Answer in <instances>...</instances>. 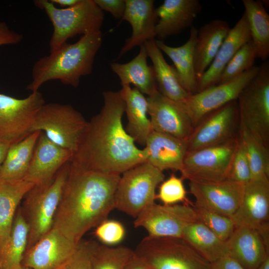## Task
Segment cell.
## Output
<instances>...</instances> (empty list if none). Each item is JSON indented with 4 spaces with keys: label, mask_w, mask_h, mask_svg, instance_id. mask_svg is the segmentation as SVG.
Segmentation results:
<instances>
[{
    "label": "cell",
    "mask_w": 269,
    "mask_h": 269,
    "mask_svg": "<svg viewBox=\"0 0 269 269\" xmlns=\"http://www.w3.org/2000/svg\"><path fill=\"white\" fill-rule=\"evenodd\" d=\"M226 245L228 255L245 269H256L269 255V247L259 232L245 226L235 227Z\"/></svg>",
    "instance_id": "603a6c76"
},
{
    "label": "cell",
    "mask_w": 269,
    "mask_h": 269,
    "mask_svg": "<svg viewBox=\"0 0 269 269\" xmlns=\"http://www.w3.org/2000/svg\"><path fill=\"white\" fill-rule=\"evenodd\" d=\"M101 31L82 35L75 43L65 42L48 56L39 59L32 69V80L26 90L38 91L45 83L59 80L74 88L80 78L92 71L96 55L102 44Z\"/></svg>",
    "instance_id": "3957f363"
},
{
    "label": "cell",
    "mask_w": 269,
    "mask_h": 269,
    "mask_svg": "<svg viewBox=\"0 0 269 269\" xmlns=\"http://www.w3.org/2000/svg\"><path fill=\"white\" fill-rule=\"evenodd\" d=\"M183 179L174 174L163 180L159 186L156 199L159 200L163 205H171L181 202L183 204L193 205L187 198V192L183 183Z\"/></svg>",
    "instance_id": "f35d334b"
},
{
    "label": "cell",
    "mask_w": 269,
    "mask_h": 269,
    "mask_svg": "<svg viewBox=\"0 0 269 269\" xmlns=\"http://www.w3.org/2000/svg\"><path fill=\"white\" fill-rule=\"evenodd\" d=\"M187 140L153 131L145 145L146 161L162 172L172 170L181 172L187 152Z\"/></svg>",
    "instance_id": "cb8c5ba5"
},
{
    "label": "cell",
    "mask_w": 269,
    "mask_h": 269,
    "mask_svg": "<svg viewBox=\"0 0 269 269\" xmlns=\"http://www.w3.org/2000/svg\"><path fill=\"white\" fill-rule=\"evenodd\" d=\"M181 238L210 264L228 255L226 242L198 220L184 228Z\"/></svg>",
    "instance_id": "1f68e13d"
},
{
    "label": "cell",
    "mask_w": 269,
    "mask_h": 269,
    "mask_svg": "<svg viewBox=\"0 0 269 269\" xmlns=\"http://www.w3.org/2000/svg\"><path fill=\"white\" fill-rule=\"evenodd\" d=\"M125 269H153L145 261L135 254L130 257Z\"/></svg>",
    "instance_id": "bcb514c9"
},
{
    "label": "cell",
    "mask_w": 269,
    "mask_h": 269,
    "mask_svg": "<svg viewBox=\"0 0 269 269\" xmlns=\"http://www.w3.org/2000/svg\"><path fill=\"white\" fill-rule=\"evenodd\" d=\"M197 32L195 26H191L188 40L178 47L170 46L162 41L155 39L157 47L172 61L182 87L190 95L196 93L197 89L194 64Z\"/></svg>",
    "instance_id": "83f0119b"
},
{
    "label": "cell",
    "mask_w": 269,
    "mask_h": 269,
    "mask_svg": "<svg viewBox=\"0 0 269 269\" xmlns=\"http://www.w3.org/2000/svg\"><path fill=\"white\" fill-rule=\"evenodd\" d=\"M120 177L86 169L70 162L52 228L78 244L115 209Z\"/></svg>",
    "instance_id": "7a4b0ae2"
},
{
    "label": "cell",
    "mask_w": 269,
    "mask_h": 269,
    "mask_svg": "<svg viewBox=\"0 0 269 269\" xmlns=\"http://www.w3.org/2000/svg\"><path fill=\"white\" fill-rule=\"evenodd\" d=\"M238 122L237 100L212 112L194 128L187 140V151L219 144L234 137Z\"/></svg>",
    "instance_id": "9a60e30c"
},
{
    "label": "cell",
    "mask_w": 269,
    "mask_h": 269,
    "mask_svg": "<svg viewBox=\"0 0 269 269\" xmlns=\"http://www.w3.org/2000/svg\"><path fill=\"white\" fill-rule=\"evenodd\" d=\"M260 66H254L228 82L209 87L188 95L179 102L194 128L207 115L237 98L245 87L257 74Z\"/></svg>",
    "instance_id": "8fae6325"
},
{
    "label": "cell",
    "mask_w": 269,
    "mask_h": 269,
    "mask_svg": "<svg viewBox=\"0 0 269 269\" xmlns=\"http://www.w3.org/2000/svg\"><path fill=\"white\" fill-rule=\"evenodd\" d=\"M12 144L10 142L0 139V167L3 163L8 150Z\"/></svg>",
    "instance_id": "7dc6e473"
},
{
    "label": "cell",
    "mask_w": 269,
    "mask_h": 269,
    "mask_svg": "<svg viewBox=\"0 0 269 269\" xmlns=\"http://www.w3.org/2000/svg\"><path fill=\"white\" fill-rule=\"evenodd\" d=\"M238 144L231 162L227 179L246 184L252 179V173L244 144L238 136Z\"/></svg>",
    "instance_id": "ab89813d"
},
{
    "label": "cell",
    "mask_w": 269,
    "mask_h": 269,
    "mask_svg": "<svg viewBox=\"0 0 269 269\" xmlns=\"http://www.w3.org/2000/svg\"><path fill=\"white\" fill-rule=\"evenodd\" d=\"M245 184L226 179L219 181L189 180L195 207L231 217L242 200Z\"/></svg>",
    "instance_id": "2e32d148"
},
{
    "label": "cell",
    "mask_w": 269,
    "mask_h": 269,
    "mask_svg": "<svg viewBox=\"0 0 269 269\" xmlns=\"http://www.w3.org/2000/svg\"><path fill=\"white\" fill-rule=\"evenodd\" d=\"M124 101L128 124L125 129L136 142L145 146L146 140L153 131L148 114V103L144 95L130 85L122 86L119 91Z\"/></svg>",
    "instance_id": "484cf974"
},
{
    "label": "cell",
    "mask_w": 269,
    "mask_h": 269,
    "mask_svg": "<svg viewBox=\"0 0 269 269\" xmlns=\"http://www.w3.org/2000/svg\"><path fill=\"white\" fill-rule=\"evenodd\" d=\"M242 2L257 58L265 61L269 56V15L260 0H243Z\"/></svg>",
    "instance_id": "d6a6232c"
},
{
    "label": "cell",
    "mask_w": 269,
    "mask_h": 269,
    "mask_svg": "<svg viewBox=\"0 0 269 269\" xmlns=\"http://www.w3.org/2000/svg\"><path fill=\"white\" fill-rule=\"evenodd\" d=\"M256 269H269V255L266 257Z\"/></svg>",
    "instance_id": "681fc988"
},
{
    "label": "cell",
    "mask_w": 269,
    "mask_h": 269,
    "mask_svg": "<svg viewBox=\"0 0 269 269\" xmlns=\"http://www.w3.org/2000/svg\"><path fill=\"white\" fill-rule=\"evenodd\" d=\"M45 103L39 91L23 99L0 93V139L13 144L31 133L35 117Z\"/></svg>",
    "instance_id": "7c38bea8"
},
{
    "label": "cell",
    "mask_w": 269,
    "mask_h": 269,
    "mask_svg": "<svg viewBox=\"0 0 269 269\" xmlns=\"http://www.w3.org/2000/svg\"><path fill=\"white\" fill-rule=\"evenodd\" d=\"M21 269H30L26 268V267H22V268Z\"/></svg>",
    "instance_id": "f907efd6"
},
{
    "label": "cell",
    "mask_w": 269,
    "mask_h": 269,
    "mask_svg": "<svg viewBox=\"0 0 269 269\" xmlns=\"http://www.w3.org/2000/svg\"><path fill=\"white\" fill-rule=\"evenodd\" d=\"M28 236V226L19 208L13 221L9 240L0 250V269H21Z\"/></svg>",
    "instance_id": "836d02e7"
},
{
    "label": "cell",
    "mask_w": 269,
    "mask_h": 269,
    "mask_svg": "<svg viewBox=\"0 0 269 269\" xmlns=\"http://www.w3.org/2000/svg\"><path fill=\"white\" fill-rule=\"evenodd\" d=\"M239 123V137L243 141L246 150L252 179L269 177V145L243 124L240 122Z\"/></svg>",
    "instance_id": "e575fe53"
},
{
    "label": "cell",
    "mask_w": 269,
    "mask_h": 269,
    "mask_svg": "<svg viewBox=\"0 0 269 269\" xmlns=\"http://www.w3.org/2000/svg\"><path fill=\"white\" fill-rule=\"evenodd\" d=\"M238 138L187 151L181 172L183 179L219 181L227 179Z\"/></svg>",
    "instance_id": "30bf717a"
},
{
    "label": "cell",
    "mask_w": 269,
    "mask_h": 269,
    "mask_svg": "<svg viewBox=\"0 0 269 269\" xmlns=\"http://www.w3.org/2000/svg\"><path fill=\"white\" fill-rule=\"evenodd\" d=\"M210 269H245L228 255L210 264Z\"/></svg>",
    "instance_id": "f6af8a7d"
},
{
    "label": "cell",
    "mask_w": 269,
    "mask_h": 269,
    "mask_svg": "<svg viewBox=\"0 0 269 269\" xmlns=\"http://www.w3.org/2000/svg\"><path fill=\"white\" fill-rule=\"evenodd\" d=\"M40 132L36 131L12 144L0 167V179L17 181L28 171Z\"/></svg>",
    "instance_id": "4dcf8cb0"
},
{
    "label": "cell",
    "mask_w": 269,
    "mask_h": 269,
    "mask_svg": "<svg viewBox=\"0 0 269 269\" xmlns=\"http://www.w3.org/2000/svg\"><path fill=\"white\" fill-rule=\"evenodd\" d=\"M34 186L32 183L24 179H0V250L5 247L9 240L19 203Z\"/></svg>",
    "instance_id": "f1b7e54d"
},
{
    "label": "cell",
    "mask_w": 269,
    "mask_h": 269,
    "mask_svg": "<svg viewBox=\"0 0 269 269\" xmlns=\"http://www.w3.org/2000/svg\"><path fill=\"white\" fill-rule=\"evenodd\" d=\"M148 55L144 45L137 55L126 63L112 62V71L119 78L122 86L133 84L143 95L151 96L158 91L152 66L147 64Z\"/></svg>",
    "instance_id": "4316f807"
},
{
    "label": "cell",
    "mask_w": 269,
    "mask_h": 269,
    "mask_svg": "<svg viewBox=\"0 0 269 269\" xmlns=\"http://www.w3.org/2000/svg\"><path fill=\"white\" fill-rule=\"evenodd\" d=\"M239 122L269 142V62L264 61L257 74L245 87L237 100Z\"/></svg>",
    "instance_id": "9c48e42d"
},
{
    "label": "cell",
    "mask_w": 269,
    "mask_h": 269,
    "mask_svg": "<svg viewBox=\"0 0 269 269\" xmlns=\"http://www.w3.org/2000/svg\"><path fill=\"white\" fill-rule=\"evenodd\" d=\"M89 246L93 269H125L134 251L126 246H108L94 242H89Z\"/></svg>",
    "instance_id": "d590c367"
},
{
    "label": "cell",
    "mask_w": 269,
    "mask_h": 269,
    "mask_svg": "<svg viewBox=\"0 0 269 269\" xmlns=\"http://www.w3.org/2000/svg\"><path fill=\"white\" fill-rule=\"evenodd\" d=\"M230 29L228 23L221 19L213 20L198 29L194 52L197 81L212 63Z\"/></svg>",
    "instance_id": "d4e9b609"
},
{
    "label": "cell",
    "mask_w": 269,
    "mask_h": 269,
    "mask_svg": "<svg viewBox=\"0 0 269 269\" xmlns=\"http://www.w3.org/2000/svg\"><path fill=\"white\" fill-rule=\"evenodd\" d=\"M250 40L248 23L244 12L231 28L209 67L197 80V92L217 84L227 64L237 51Z\"/></svg>",
    "instance_id": "7402d4cb"
},
{
    "label": "cell",
    "mask_w": 269,
    "mask_h": 269,
    "mask_svg": "<svg viewBox=\"0 0 269 269\" xmlns=\"http://www.w3.org/2000/svg\"><path fill=\"white\" fill-rule=\"evenodd\" d=\"M94 1L103 11L109 12L115 18L122 19L126 8L125 0H94Z\"/></svg>",
    "instance_id": "7bdbcfd3"
},
{
    "label": "cell",
    "mask_w": 269,
    "mask_h": 269,
    "mask_svg": "<svg viewBox=\"0 0 269 269\" xmlns=\"http://www.w3.org/2000/svg\"><path fill=\"white\" fill-rule=\"evenodd\" d=\"M34 3L45 12L52 24L50 52L77 35L101 31L104 12L94 0H80L73 6L61 8L56 7L50 0H36Z\"/></svg>",
    "instance_id": "277c9868"
},
{
    "label": "cell",
    "mask_w": 269,
    "mask_h": 269,
    "mask_svg": "<svg viewBox=\"0 0 269 269\" xmlns=\"http://www.w3.org/2000/svg\"><path fill=\"white\" fill-rule=\"evenodd\" d=\"M126 229L120 222L106 219L98 225L95 237L104 245L114 246L121 243L126 236Z\"/></svg>",
    "instance_id": "60d3db41"
},
{
    "label": "cell",
    "mask_w": 269,
    "mask_h": 269,
    "mask_svg": "<svg viewBox=\"0 0 269 269\" xmlns=\"http://www.w3.org/2000/svg\"><path fill=\"white\" fill-rule=\"evenodd\" d=\"M126 8L122 20L132 26V33L121 48L117 59L136 46L155 39V27L158 21L153 0H125Z\"/></svg>",
    "instance_id": "ffe728a7"
},
{
    "label": "cell",
    "mask_w": 269,
    "mask_h": 269,
    "mask_svg": "<svg viewBox=\"0 0 269 269\" xmlns=\"http://www.w3.org/2000/svg\"><path fill=\"white\" fill-rule=\"evenodd\" d=\"M87 124L71 105L45 103L35 117L31 133L42 132L53 142L73 153Z\"/></svg>",
    "instance_id": "ba28073f"
},
{
    "label": "cell",
    "mask_w": 269,
    "mask_h": 269,
    "mask_svg": "<svg viewBox=\"0 0 269 269\" xmlns=\"http://www.w3.org/2000/svg\"><path fill=\"white\" fill-rule=\"evenodd\" d=\"M54 269H93L91 262L89 242L81 241L73 254Z\"/></svg>",
    "instance_id": "b9f144b4"
},
{
    "label": "cell",
    "mask_w": 269,
    "mask_h": 269,
    "mask_svg": "<svg viewBox=\"0 0 269 269\" xmlns=\"http://www.w3.org/2000/svg\"><path fill=\"white\" fill-rule=\"evenodd\" d=\"M80 0H50L53 4H58L63 8L71 7L77 3Z\"/></svg>",
    "instance_id": "c3c4849f"
},
{
    "label": "cell",
    "mask_w": 269,
    "mask_h": 269,
    "mask_svg": "<svg viewBox=\"0 0 269 269\" xmlns=\"http://www.w3.org/2000/svg\"><path fill=\"white\" fill-rule=\"evenodd\" d=\"M146 99L152 130L187 140L194 127L181 104L158 91Z\"/></svg>",
    "instance_id": "e0dca14e"
},
{
    "label": "cell",
    "mask_w": 269,
    "mask_h": 269,
    "mask_svg": "<svg viewBox=\"0 0 269 269\" xmlns=\"http://www.w3.org/2000/svg\"><path fill=\"white\" fill-rule=\"evenodd\" d=\"M78 244L52 228L26 251L22 265L30 269H54L73 254Z\"/></svg>",
    "instance_id": "ac0fdd59"
},
{
    "label": "cell",
    "mask_w": 269,
    "mask_h": 269,
    "mask_svg": "<svg viewBox=\"0 0 269 269\" xmlns=\"http://www.w3.org/2000/svg\"><path fill=\"white\" fill-rule=\"evenodd\" d=\"M144 45L152 63L158 91L169 99L181 102L190 94L182 87L174 66L166 61L155 39L147 41Z\"/></svg>",
    "instance_id": "f546056e"
},
{
    "label": "cell",
    "mask_w": 269,
    "mask_h": 269,
    "mask_svg": "<svg viewBox=\"0 0 269 269\" xmlns=\"http://www.w3.org/2000/svg\"><path fill=\"white\" fill-rule=\"evenodd\" d=\"M122 174L115 194V208L135 218L155 203L156 189L165 176L147 161Z\"/></svg>",
    "instance_id": "8992f818"
},
{
    "label": "cell",
    "mask_w": 269,
    "mask_h": 269,
    "mask_svg": "<svg viewBox=\"0 0 269 269\" xmlns=\"http://www.w3.org/2000/svg\"><path fill=\"white\" fill-rule=\"evenodd\" d=\"M197 219L204 224L220 239L226 242L233 233L235 225L232 219L228 216L195 207Z\"/></svg>",
    "instance_id": "74e56055"
},
{
    "label": "cell",
    "mask_w": 269,
    "mask_h": 269,
    "mask_svg": "<svg viewBox=\"0 0 269 269\" xmlns=\"http://www.w3.org/2000/svg\"><path fill=\"white\" fill-rule=\"evenodd\" d=\"M100 112L89 122L70 162L86 169L121 175L147 161L124 128L125 104L119 91H105Z\"/></svg>",
    "instance_id": "6da1fadb"
},
{
    "label": "cell",
    "mask_w": 269,
    "mask_h": 269,
    "mask_svg": "<svg viewBox=\"0 0 269 269\" xmlns=\"http://www.w3.org/2000/svg\"><path fill=\"white\" fill-rule=\"evenodd\" d=\"M269 178L252 179L245 184L243 198L231 217L235 227L245 226L257 230L269 246Z\"/></svg>",
    "instance_id": "5bb4252c"
},
{
    "label": "cell",
    "mask_w": 269,
    "mask_h": 269,
    "mask_svg": "<svg viewBox=\"0 0 269 269\" xmlns=\"http://www.w3.org/2000/svg\"><path fill=\"white\" fill-rule=\"evenodd\" d=\"M22 39L21 34L11 30L5 22H0V46L16 44Z\"/></svg>",
    "instance_id": "ee69618b"
},
{
    "label": "cell",
    "mask_w": 269,
    "mask_h": 269,
    "mask_svg": "<svg viewBox=\"0 0 269 269\" xmlns=\"http://www.w3.org/2000/svg\"><path fill=\"white\" fill-rule=\"evenodd\" d=\"M134 251L153 269H210V264L181 238L147 235Z\"/></svg>",
    "instance_id": "52a82bcc"
},
{
    "label": "cell",
    "mask_w": 269,
    "mask_h": 269,
    "mask_svg": "<svg viewBox=\"0 0 269 269\" xmlns=\"http://www.w3.org/2000/svg\"><path fill=\"white\" fill-rule=\"evenodd\" d=\"M202 5L198 0H165L156 8V37L162 41L193 26Z\"/></svg>",
    "instance_id": "44dd1931"
},
{
    "label": "cell",
    "mask_w": 269,
    "mask_h": 269,
    "mask_svg": "<svg viewBox=\"0 0 269 269\" xmlns=\"http://www.w3.org/2000/svg\"><path fill=\"white\" fill-rule=\"evenodd\" d=\"M197 220L193 205L155 203L141 212L134 224L135 228H144L149 236L181 238L184 228Z\"/></svg>",
    "instance_id": "4fadbf2b"
},
{
    "label": "cell",
    "mask_w": 269,
    "mask_h": 269,
    "mask_svg": "<svg viewBox=\"0 0 269 269\" xmlns=\"http://www.w3.org/2000/svg\"><path fill=\"white\" fill-rule=\"evenodd\" d=\"M257 58L255 46L252 40L244 44L227 64L218 84L230 81L255 66Z\"/></svg>",
    "instance_id": "8d00e7d4"
},
{
    "label": "cell",
    "mask_w": 269,
    "mask_h": 269,
    "mask_svg": "<svg viewBox=\"0 0 269 269\" xmlns=\"http://www.w3.org/2000/svg\"><path fill=\"white\" fill-rule=\"evenodd\" d=\"M70 163L64 164L50 183L34 185L23 198L20 208L28 226L26 251L52 229Z\"/></svg>",
    "instance_id": "5b68a950"
},
{
    "label": "cell",
    "mask_w": 269,
    "mask_h": 269,
    "mask_svg": "<svg viewBox=\"0 0 269 269\" xmlns=\"http://www.w3.org/2000/svg\"><path fill=\"white\" fill-rule=\"evenodd\" d=\"M73 153L51 141L40 132L24 180L34 185L50 183L61 167L70 161Z\"/></svg>",
    "instance_id": "d6986e66"
}]
</instances>
